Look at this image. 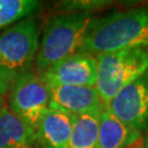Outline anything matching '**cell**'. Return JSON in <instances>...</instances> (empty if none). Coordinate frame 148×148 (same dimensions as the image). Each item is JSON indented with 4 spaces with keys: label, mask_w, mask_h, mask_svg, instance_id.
<instances>
[{
    "label": "cell",
    "mask_w": 148,
    "mask_h": 148,
    "mask_svg": "<svg viewBox=\"0 0 148 148\" xmlns=\"http://www.w3.org/2000/svg\"><path fill=\"white\" fill-rule=\"evenodd\" d=\"M40 76L48 87H95L98 76L97 57L89 53L74 54L54 64Z\"/></svg>",
    "instance_id": "52a82bcc"
},
{
    "label": "cell",
    "mask_w": 148,
    "mask_h": 148,
    "mask_svg": "<svg viewBox=\"0 0 148 148\" xmlns=\"http://www.w3.org/2000/svg\"><path fill=\"white\" fill-rule=\"evenodd\" d=\"M51 91L36 71H27L12 81L8 106L24 124L37 132L44 113L49 108Z\"/></svg>",
    "instance_id": "5b68a950"
},
{
    "label": "cell",
    "mask_w": 148,
    "mask_h": 148,
    "mask_svg": "<svg viewBox=\"0 0 148 148\" xmlns=\"http://www.w3.org/2000/svg\"><path fill=\"white\" fill-rule=\"evenodd\" d=\"M73 131V115L48 109L37 128V138L42 148H68Z\"/></svg>",
    "instance_id": "30bf717a"
},
{
    "label": "cell",
    "mask_w": 148,
    "mask_h": 148,
    "mask_svg": "<svg viewBox=\"0 0 148 148\" xmlns=\"http://www.w3.org/2000/svg\"><path fill=\"white\" fill-rule=\"evenodd\" d=\"M100 110L73 115L68 148H98Z\"/></svg>",
    "instance_id": "7c38bea8"
},
{
    "label": "cell",
    "mask_w": 148,
    "mask_h": 148,
    "mask_svg": "<svg viewBox=\"0 0 148 148\" xmlns=\"http://www.w3.org/2000/svg\"><path fill=\"white\" fill-rule=\"evenodd\" d=\"M49 108L53 110L78 115L98 111L102 100L95 87L81 86H54L49 87Z\"/></svg>",
    "instance_id": "ba28073f"
},
{
    "label": "cell",
    "mask_w": 148,
    "mask_h": 148,
    "mask_svg": "<svg viewBox=\"0 0 148 148\" xmlns=\"http://www.w3.org/2000/svg\"><path fill=\"white\" fill-rule=\"evenodd\" d=\"M92 21L90 13H60L49 19L34 62L37 74L70 55L81 53Z\"/></svg>",
    "instance_id": "7a4b0ae2"
},
{
    "label": "cell",
    "mask_w": 148,
    "mask_h": 148,
    "mask_svg": "<svg viewBox=\"0 0 148 148\" xmlns=\"http://www.w3.org/2000/svg\"><path fill=\"white\" fill-rule=\"evenodd\" d=\"M143 148H148V130L146 131V134L143 138Z\"/></svg>",
    "instance_id": "e0dca14e"
},
{
    "label": "cell",
    "mask_w": 148,
    "mask_h": 148,
    "mask_svg": "<svg viewBox=\"0 0 148 148\" xmlns=\"http://www.w3.org/2000/svg\"><path fill=\"white\" fill-rule=\"evenodd\" d=\"M38 5L34 0H0V29L25 19Z\"/></svg>",
    "instance_id": "4fadbf2b"
},
{
    "label": "cell",
    "mask_w": 148,
    "mask_h": 148,
    "mask_svg": "<svg viewBox=\"0 0 148 148\" xmlns=\"http://www.w3.org/2000/svg\"><path fill=\"white\" fill-rule=\"evenodd\" d=\"M41 23L25 18L0 33V68L12 80L32 70L40 48Z\"/></svg>",
    "instance_id": "277c9868"
},
{
    "label": "cell",
    "mask_w": 148,
    "mask_h": 148,
    "mask_svg": "<svg viewBox=\"0 0 148 148\" xmlns=\"http://www.w3.org/2000/svg\"><path fill=\"white\" fill-rule=\"evenodd\" d=\"M110 111L137 132L148 130V73L124 87L109 104Z\"/></svg>",
    "instance_id": "8992f818"
},
{
    "label": "cell",
    "mask_w": 148,
    "mask_h": 148,
    "mask_svg": "<svg viewBox=\"0 0 148 148\" xmlns=\"http://www.w3.org/2000/svg\"><path fill=\"white\" fill-rule=\"evenodd\" d=\"M111 3L103 0H76V1H62L58 3L59 9L65 13H92L93 11L101 9Z\"/></svg>",
    "instance_id": "5bb4252c"
},
{
    "label": "cell",
    "mask_w": 148,
    "mask_h": 148,
    "mask_svg": "<svg viewBox=\"0 0 148 148\" xmlns=\"http://www.w3.org/2000/svg\"><path fill=\"white\" fill-rule=\"evenodd\" d=\"M12 81L13 80L11 79L10 77L0 68V109L3 106L5 95L9 92V89H10Z\"/></svg>",
    "instance_id": "9a60e30c"
},
{
    "label": "cell",
    "mask_w": 148,
    "mask_h": 148,
    "mask_svg": "<svg viewBox=\"0 0 148 148\" xmlns=\"http://www.w3.org/2000/svg\"><path fill=\"white\" fill-rule=\"evenodd\" d=\"M0 148H42L36 133L5 104L0 109Z\"/></svg>",
    "instance_id": "8fae6325"
},
{
    "label": "cell",
    "mask_w": 148,
    "mask_h": 148,
    "mask_svg": "<svg viewBox=\"0 0 148 148\" xmlns=\"http://www.w3.org/2000/svg\"><path fill=\"white\" fill-rule=\"evenodd\" d=\"M130 48L148 49V9H133L93 19L81 53L99 55Z\"/></svg>",
    "instance_id": "6da1fadb"
},
{
    "label": "cell",
    "mask_w": 148,
    "mask_h": 148,
    "mask_svg": "<svg viewBox=\"0 0 148 148\" xmlns=\"http://www.w3.org/2000/svg\"><path fill=\"white\" fill-rule=\"evenodd\" d=\"M127 148H143V138L140 139V140H138L137 143L133 144L132 146H130V147Z\"/></svg>",
    "instance_id": "2e32d148"
},
{
    "label": "cell",
    "mask_w": 148,
    "mask_h": 148,
    "mask_svg": "<svg viewBox=\"0 0 148 148\" xmlns=\"http://www.w3.org/2000/svg\"><path fill=\"white\" fill-rule=\"evenodd\" d=\"M142 133L126 126L106 104L101 106L98 148H127L142 139Z\"/></svg>",
    "instance_id": "9c48e42d"
},
{
    "label": "cell",
    "mask_w": 148,
    "mask_h": 148,
    "mask_svg": "<svg viewBox=\"0 0 148 148\" xmlns=\"http://www.w3.org/2000/svg\"><path fill=\"white\" fill-rule=\"evenodd\" d=\"M98 76L95 88L103 104L110 101L124 87L148 73V49L130 48L95 56Z\"/></svg>",
    "instance_id": "3957f363"
}]
</instances>
